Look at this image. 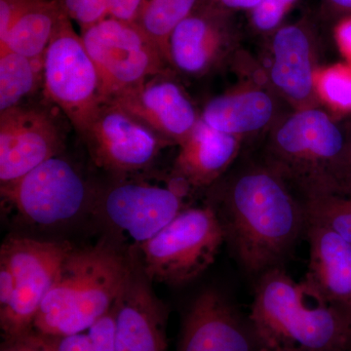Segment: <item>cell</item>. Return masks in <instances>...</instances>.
<instances>
[{"instance_id":"obj_1","label":"cell","mask_w":351,"mask_h":351,"mask_svg":"<svg viewBox=\"0 0 351 351\" xmlns=\"http://www.w3.org/2000/svg\"><path fill=\"white\" fill-rule=\"evenodd\" d=\"M210 205L223 226L226 242L249 274L278 267L306 230L304 203L263 161L228 178L216 203Z\"/></svg>"},{"instance_id":"obj_2","label":"cell","mask_w":351,"mask_h":351,"mask_svg":"<svg viewBox=\"0 0 351 351\" xmlns=\"http://www.w3.org/2000/svg\"><path fill=\"white\" fill-rule=\"evenodd\" d=\"M249 326L258 351H351L350 314L278 267L258 278Z\"/></svg>"},{"instance_id":"obj_3","label":"cell","mask_w":351,"mask_h":351,"mask_svg":"<svg viewBox=\"0 0 351 351\" xmlns=\"http://www.w3.org/2000/svg\"><path fill=\"white\" fill-rule=\"evenodd\" d=\"M263 162L302 198L351 195L348 136L323 110L306 108L270 134Z\"/></svg>"},{"instance_id":"obj_4","label":"cell","mask_w":351,"mask_h":351,"mask_svg":"<svg viewBox=\"0 0 351 351\" xmlns=\"http://www.w3.org/2000/svg\"><path fill=\"white\" fill-rule=\"evenodd\" d=\"M130 269L131 258L110 242L73 249L44 297L32 329L45 336L85 331L112 308Z\"/></svg>"},{"instance_id":"obj_5","label":"cell","mask_w":351,"mask_h":351,"mask_svg":"<svg viewBox=\"0 0 351 351\" xmlns=\"http://www.w3.org/2000/svg\"><path fill=\"white\" fill-rule=\"evenodd\" d=\"M223 242L225 232L211 205L184 208L133 258L151 282L182 285L215 262Z\"/></svg>"},{"instance_id":"obj_6","label":"cell","mask_w":351,"mask_h":351,"mask_svg":"<svg viewBox=\"0 0 351 351\" xmlns=\"http://www.w3.org/2000/svg\"><path fill=\"white\" fill-rule=\"evenodd\" d=\"M182 186H189L178 178L169 184L124 180L95 195L93 208L110 237L117 241L115 248L119 250L121 246L122 253L126 249V256L133 258L184 209Z\"/></svg>"},{"instance_id":"obj_7","label":"cell","mask_w":351,"mask_h":351,"mask_svg":"<svg viewBox=\"0 0 351 351\" xmlns=\"http://www.w3.org/2000/svg\"><path fill=\"white\" fill-rule=\"evenodd\" d=\"M94 199L75 166L60 156L1 186L3 211L34 228L64 225L82 215L90 203L93 205Z\"/></svg>"},{"instance_id":"obj_8","label":"cell","mask_w":351,"mask_h":351,"mask_svg":"<svg viewBox=\"0 0 351 351\" xmlns=\"http://www.w3.org/2000/svg\"><path fill=\"white\" fill-rule=\"evenodd\" d=\"M73 250L66 241H46L21 235H10L4 240L0 263L8 267L13 281L10 302L0 309L4 339L32 330L44 297Z\"/></svg>"},{"instance_id":"obj_9","label":"cell","mask_w":351,"mask_h":351,"mask_svg":"<svg viewBox=\"0 0 351 351\" xmlns=\"http://www.w3.org/2000/svg\"><path fill=\"white\" fill-rule=\"evenodd\" d=\"M71 21L64 16L45 51L43 85L47 98L82 134L105 101L98 69Z\"/></svg>"},{"instance_id":"obj_10","label":"cell","mask_w":351,"mask_h":351,"mask_svg":"<svg viewBox=\"0 0 351 351\" xmlns=\"http://www.w3.org/2000/svg\"><path fill=\"white\" fill-rule=\"evenodd\" d=\"M85 47L101 76L104 101L164 75L168 63L140 25L108 17L82 29Z\"/></svg>"},{"instance_id":"obj_11","label":"cell","mask_w":351,"mask_h":351,"mask_svg":"<svg viewBox=\"0 0 351 351\" xmlns=\"http://www.w3.org/2000/svg\"><path fill=\"white\" fill-rule=\"evenodd\" d=\"M80 135L95 164L120 176L147 169L160 149L171 145L110 101L101 106Z\"/></svg>"},{"instance_id":"obj_12","label":"cell","mask_w":351,"mask_h":351,"mask_svg":"<svg viewBox=\"0 0 351 351\" xmlns=\"http://www.w3.org/2000/svg\"><path fill=\"white\" fill-rule=\"evenodd\" d=\"M63 138L52 117L38 108L0 112V182L17 181L63 151Z\"/></svg>"},{"instance_id":"obj_13","label":"cell","mask_w":351,"mask_h":351,"mask_svg":"<svg viewBox=\"0 0 351 351\" xmlns=\"http://www.w3.org/2000/svg\"><path fill=\"white\" fill-rule=\"evenodd\" d=\"M114 302L115 351H167V309L135 258Z\"/></svg>"},{"instance_id":"obj_14","label":"cell","mask_w":351,"mask_h":351,"mask_svg":"<svg viewBox=\"0 0 351 351\" xmlns=\"http://www.w3.org/2000/svg\"><path fill=\"white\" fill-rule=\"evenodd\" d=\"M230 15L200 0L171 36V66L189 76L204 75L216 68L232 50L234 41Z\"/></svg>"},{"instance_id":"obj_15","label":"cell","mask_w":351,"mask_h":351,"mask_svg":"<svg viewBox=\"0 0 351 351\" xmlns=\"http://www.w3.org/2000/svg\"><path fill=\"white\" fill-rule=\"evenodd\" d=\"M108 101L123 108L170 144L181 145L200 119L182 88L165 77V73Z\"/></svg>"},{"instance_id":"obj_16","label":"cell","mask_w":351,"mask_h":351,"mask_svg":"<svg viewBox=\"0 0 351 351\" xmlns=\"http://www.w3.org/2000/svg\"><path fill=\"white\" fill-rule=\"evenodd\" d=\"M251 328H247L215 289L196 297L182 321L179 351H254Z\"/></svg>"},{"instance_id":"obj_17","label":"cell","mask_w":351,"mask_h":351,"mask_svg":"<svg viewBox=\"0 0 351 351\" xmlns=\"http://www.w3.org/2000/svg\"><path fill=\"white\" fill-rule=\"evenodd\" d=\"M306 282L328 304L351 315V243L325 226L307 223Z\"/></svg>"},{"instance_id":"obj_18","label":"cell","mask_w":351,"mask_h":351,"mask_svg":"<svg viewBox=\"0 0 351 351\" xmlns=\"http://www.w3.org/2000/svg\"><path fill=\"white\" fill-rule=\"evenodd\" d=\"M270 80L289 101L308 106L315 92L313 44L306 25H283L274 32Z\"/></svg>"},{"instance_id":"obj_19","label":"cell","mask_w":351,"mask_h":351,"mask_svg":"<svg viewBox=\"0 0 351 351\" xmlns=\"http://www.w3.org/2000/svg\"><path fill=\"white\" fill-rule=\"evenodd\" d=\"M180 145L175 161L178 179L193 188L212 186L230 169L239 154L240 138L216 130L198 120Z\"/></svg>"},{"instance_id":"obj_20","label":"cell","mask_w":351,"mask_h":351,"mask_svg":"<svg viewBox=\"0 0 351 351\" xmlns=\"http://www.w3.org/2000/svg\"><path fill=\"white\" fill-rule=\"evenodd\" d=\"M274 114V99L263 90L254 89L212 99L200 119L216 130L241 138L265 129Z\"/></svg>"},{"instance_id":"obj_21","label":"cell","mask_w":351,"mask_h":351,"mask_svg":"<svg viewBox=\"0 0 351 351\" xmlns=\"http://www.w3.org/2000/svg\"><path fill=\"white\" fill-rule=\"evenodd\" d=\"M66 15L59 0H43L25 11L0 40V52L12 51L43 63L58 25Z\"/></svg>"},{"instance_id":"obj_22","label":"cell","mask_w":351,"mask_h":351,"mask_svg":"<svg viewBox=\"0 0 351 351\" xmlns=\"http://www.w3.org/2000/svg\"><path fill=\"white\" fill-rule=\"evenodd\" d=\"M43 63L12 51L0 52V112L18 107L43 83Z\"/></svg>"},{"instance_id":"obj_23","label":"cell","mask_w":351,"mask_h":351,"mask_svg":"<svg viewBox=\"0 0 351 351\" xmlns=\"http://www.w3.org/2000/svg\"><path fill=\"white\" fill-rule=\"evenodd\" d=\"M200 0H147L137 24L156 43L169 63V41L178 25L193 12Z\"/></svg>"},{"instance_id":"obj_24","label":"cell","mask_w":351,"mask_h":351,"mask_svg":"<svg viewBox=\"0 0 351 351\" xmlns=\"http://www.w3.org/2000/svg\"><path fill=\"white\" fill-rule=\"evenodd\" d=\"M306 223L325 226L351 243V195H319L302 198Z\"/></svg>"},{"instance_id":"obj_25","label":"cell","mask_w":351,"mask_h":351,"mask_svg":"<svg viewBox=\"0 0 351 351\" xmlns=\"http://www.w3.org/2000/svg\"><path fill=\"white\" fill-rule=\"evenodd\" d=\"M45 337L54 351H115L114 304L85 331Z\"/></svg>"},{"instance_id":"obj_26","label":"cell","mask_w":351,"mask_h":351,"mask_svg":"<svg viewBox=\"0 0 351 351\" xmlns=\"http://www.w3.org/2000/svg\"><path fill=\"white\" fill-rule=\"evenodd\" d=\"M316 91L335 110L351 112V64L324 69L316 80Z\"/></svg>"},{"instance_id":"obj_27","label":"cell","mask_w":351,"mask_h":351,"mask_svg":"<svg viewBox=\"0 0 351 351\" xmlns=\"http://www.w3.org/2000/svg\"><path fill=\"white\" fill-rule=\"evenodd\" d=\"M69 19L75 21L82 29L110 17L108 0H59Z\"/></svg>"},{"instance_id":"obj_28","label":"cell","mask_w":351,"mask_h":351,"mask_svg":"<svg viewBox=\"0 0 351 351\" xmlns=\"http://www.w3.org/2000/svg\"><path fill=\"white\" fill-rule=\"evenodd\" d=\"M298 1L299 0H262L250 12L252 25L258 32H276Z\"/></svg>"},{"instance_id":"obj_29","label":"cell","mask_w":351,"mask_h":351,"mask_svg":"<svg viewBox=\"0 0 351 351\" xmlns=\"http://www.w3.org/2000/svg\"><path fill=\"white\" fill-rule=\"evenodd\" d=\"M1 351H54L47 339L43 334L34 331L25 332L22 336L4 339Z\"/></svg>"},{"instance_id":"obj_30","label":"cell","mask_w":351,"mask_h":351,"mask_svg":"<svg viewBox=\"0 0 351 351\" xmlns=\"http://www.w3.org/2000/svg\"><path fill=\"white\" fill-rule=\"evenodd\" d=\"M43 0H0V40L25 11Z\"/></svg>"},{"instance_id":"obj_31","label":"cell","mask_w":351,"mask_h":351,"mask_svg":"<svg viewBox=\"0 0 351 351\" xmlns=\"http://www.w3.org/2000/svg\"><path fill=\"white\" fill-rule=\"evenodd\" d=\"M147 0H108L110 17L137 24Z\"/></svg>"},{"instance_id":"obj_32","label":"cell","mask_w":351,"mask_h":351,"mask_svg":"<svg viewBox=\"0 0 351 351\" xmlns=\"http://www.w3.org/2000/svg\"><path fill=\"white\" fill-rule=\"evenodd\" d=\"M334 34L339 50L351 64V15L339 19L335 27Z\"/></svg>"},{"instance_id":"obj_33","label":"cell","mask_w":351,"mask_h":351,"mask_svg":"<svg viewBox=\"0 0 351 351\" xmlns=\"http://www.w3.org/2000/svg\"><path fill=\"white\" fill-rule=\"evenodd\" d=\"M201 1L219 10L232 13V11L240 10L251 12L262 0H201Z\"/></svg>"},{"instance_id":"obj_34","label":"cell","mask_w":351,"mask_h":351,"mask_svg":"<svg viewBox=\"0 0 351 351\" xmlns=\"http://www.w3.org/2000/svg\"><path fill=\"white\" fill-rule=\"evenodd\" d=\"M325 5L339 17L351 15V0H323Z\"/></svg>"},{"instance_id":"obj_35","label":"cell","mask_w":351,"mask_h":351,"mask_svg":"<svg viewBox=\"0 0 351 351\" xmlns=\"http://www.w3.org/2000/svg\"><path fill=\"white\" fill-rule=\"evenodd\" d=\"M346 136H348V145H350V182H351V127L348 129V131L346 132Z\"/></svg>"},{"instance_id":"obj_36","label":"cell","mask_w":351,"mask_h":351,"mask_svg":"<svg viewBox=\"0 0 351 351\" xmlns=\"http://www.w3.org/2000/svg\"><path fill=\"white\" fill-rule=\"evenodd\" d=\"M350 317H351V315H350Z\"/></svg>"}]
</instances>
